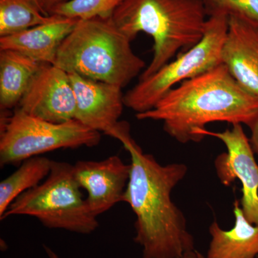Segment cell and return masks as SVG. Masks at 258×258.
<instances>
[{"mask_svg": "<svg viewBox=\"0 0 258 258\" xmlns=\"http://www.w3.org/2000/svg\"><path fill=\"white\" fill-rule=\"evenodd\" d=\"M42 13L46 15H51L52 10L59 5L67 3L69 0H36Z\"/></svg>", "mask_w": 258, "mask_h": 258, "instance_id": "obj_20", "label": "cell"}, {"mask_svg": "<svg viewBox=\"0 0 258 258\" xmlns=\"http://www.w3.org/2000/svg\"><path fill=\"white\" fill-rule=\"evenodd\" d=\"M240 203H234L235 226L222 230L215 220L209 228L211 241L207 258H255L258 254V225L244 217Z\"/></svg>", "mask_w": 258, "mask_h": 258, "instance_id": "obj_14", "label": "cell"}, {"mask_svg": "<svg viewBox=\"0 0 258 258\" xmlns=\"http://www.w3.org/2000/svg\"><path fill=\"white\" fill-rule=\"evenodd\" d=\"M208 15L203 0H123L111 20L131 41L139 32L154 40V55L139 80L155 74L180 50L203 39Z\"/></svg>", "mask_w": 258, "mask_h": 258, "instance_id": "obj_3", "label": "cell"}, {"mask_svg": "<svg viewBox=\"0 0 258 258\" xmlns=\"http://www.w3.org/2000/svg\"><path fill=\"white\" fill-rule=\"evenodd\" d=\"M131 156V173L123 202L136 216L134 241L142 258H177L195 249L184 214L171 200V191L187 174L181 163L162 165L144 154L131 134L119 139Z\"/></svg>", "mask_w": 258, "mask_h": 258, "instance_id": "obj_1", "label": "cell"}, {"mask_svg": "<svg viewBox=\"0 0 258 258\" xmlns=\"http://www.w3.org/2000/svg\"><path fill=\"white\" fill-rule=\"evenodd\" d=\"M42 64L16 51L0 50L1 113L18 106Z\"/></svg>", "mask_w": 258, "mask_h": 258, "instance_id": "obj_15", "label": "cell"}, {"mask_svg": "<svg viewBox=\"0 0 258 258\" xmlns=\"http://www.w3.org/2000/svg\"><path fill=\"white\" fill-rule=\"evenodd\" d=\"M17 108L52 123L76 119V97L69 74L54 64L42 63Z\"/></svg>", "mask_w": 258, "mask_h": 258, "instance_id": "obj_9", "label": "cell"}, {"mask_svg": "<svg viewBox=\"0 0 258 258\" xmlns=\"http://www.w3.org/2000/svg\"><path fill=\"white\" fill-rule=\"evenodd\" d=\"M231 129L213 132L202 129L199 132L203 139L213 137L221 141L227 152L217 156L215 168L217 177L226 186L236 179L242 184L241 208L250 223L258 225V164L254 158L249 139L242 124L232 125Z\"/></svg>", "mask_w": 258, "mask_h": 258, "instance_id": "obj_8", "label": "cell"}, {"mask_svg": "<svg viewBox=\"0 0 258 258\" xmlns=\"http://www.w3.org/2000/svg\"><path fill=\"white\" fill-rule=\"evenodd\" d=\"M52 160L35 157L24 161L11 175L0 182V217L20 195L33 189L50 174Z\"/></svg>", "mask_w": 258, "mask_h": 258, "instance_id": "obj_16", "label": "cell"}, {"mask_svg": "<svg viewBox=\"0 0 258 258\" xmlns=\"http://www.w3.org/2000/svg\"><path fill=\"white\" fill-rule=\"evenodd\" d=\"M0 165H20L24 161L61 149L93 147L101 133L76 119L52 123L27 114L18 108L1 113Z\"/></svg>", "mask_w": 258, "mask_h": 258, "instance_id": "obj_6", "label": "cell"}, {"mask_svg": "<svg viewBox=\"0 0 258 258\" xmlns=\"http://www.w3.org/2000/svg\"><path fill=\"white\" fill-rule=\"evenodd\" d=\"M69 75L76 97V119L113 137L125 106L122 88L77 74Z\"/></svg>", "mask_w": 258, "mask_h": 258, "instance_id": "obj_11", "label": "cell"}, {"mask_svg": "<svg viewBox=\"0 0 258 258\" xmlns=\"http://www.w3.org/2000/svg\"><path fill=\"white\" fill-rule=\"evenodd\" d=\"M136 117L162 122L164 132L179 143L200 142L203 139L199 132L208 123L249 127L258 117V98L241 87L221 63L183 81L152 109Z\"/></svg>", "mask_w": 258, "mask_h": 258, "instance_id": "obj_2", "label": "cell"}, {"mask_svg": "<svg viewBox=\"0 0 258 258\" xmlns=\"http://www.w3.org/2000/svg\"><path fill=\"white\" fill-rule=\"evenodd\" d=\"M208 17H235L258 28V0H203Z\"/></svg>", "mask_w": 258, "mask_h": 258, "instance_id": "obj_19", "label": "cell"}, {"mask_svg": "<svg viewBox=\"0 0 258 258\" xmlns=\"http://www.w3.org/2000/svg\"><path fill=\"white\" fill-rule=\"evenodd\" d=\"M74 168L76 181L87 193L86 203L95 216L123 202L131 164H125L118 156L101 161H79Z\"/></svg>", "mask_w": 258, "mask_h": 258, "instance_id": "obj_10", "label": "cell"}, {"mask_svg": "<svg viewBox=\"0 0 258 258\" xmlns=\"http://www.w3.org/2000/svg\"><path fill=\"white\" fill-rule=\"evenodd\" d=\"M131 42L111 18L80 20L61 44L53 64L69 74L123 88L145 67Z\"/></svg>", "mask_w": 258, "mask_h": 258, "instance_id": "obj_4", "label": "cell"}, {"mask_svg": "<svg viewBox=\"0 0 258 258\" xmlns=\"http://www.w3.org/2000/svg\"><path fill=\"white\" fill-rule=\"evenodd\" d=\"M221 60L236 82L258 98V28L229 17Z\"/></svg>", "mask_w": 258, "mask_h": 258, "instance_id": "obj_12", "label": "cell"}, {"mask_svg": "<svg viewBox=\"0 0 258 258\" xmlns=\"http://www.w3.org/2000/svg\"><path fill=\"white\" fill-rule=\"evenodd\" d=\"M79 20L54 15L48 23L0 37V50L16 51L40 63L53 64L61 44Z\"/></svg>", "mask_w": 258, "mask_h": 258, "instance_id": "obj_13", "label": "cell"}, {"mask_svg": "<svg viewBox=\"0 0 258 258\" xmlns=\"http://www.w3.org/2000/svg\"><path fill=\"white\" fill-rule=\"evenodd\" d=\"M43 248L45 249V253H46L48 258H60V256L58 255L53 249L50 248L48 246L44 244Z\"/></svg>", "mask_w": 258, "mask_h": 258, "instance_id": "obj_23", "label": "cell"}, {"mask_svg": "<svg viewBox=\"0 0 258 258\" xmlns=\"http://www.w3.org/2000/svg\"><path fill=\"white\" fill-rule=\"evenodd\" d=\"M251 132V137L249 139L252 149L254 154H257L258 157V117L254 120L253 123L249 126Z\"/></svg>", "mask_w": 258, "mask_h": 258, "instance_id": "obj_21", "label": "cell"}, {"mask_svg": "<svg viewBox=\"0 0 258 258\" xmlns=\"http://www.w3.org/2000/svg\"><path fill=\"white\" fill-rule=\"evenodd\" d=\"M123 0H69L52 10L51 15L88 20L111 18Z\"/></svg>", "mask_w": 258, "mask_h": 258, "instance_id": "obj_18", "label": "cell"}, {"mask_svg": "<svg viewBox=\"0 0 258 258\" xmlns=\"http://www.w3.org/2000/svg\"><path fill=\"white\" fill-rule=\"evenodd\" d=\"M36 0H0V37L9 36L51 21Z\"/></svg>", "mask_w": 258, "mask_h": 258, "instance_id": "obj_17", "label": "cell"}, {"mask_svg": "<svg viewBox=\"0 0 258 258\" xmlns=\"http://www.w3.org/2000/svg\"><path fill=\"white\" fill-rule=\"evenodd\" d=\"M229 17H208L203 39L179 53L155 74L139 83L123 95L124 106L137 113L152 109L178 83L210 71L222 63L221 51L228 29Z\"/></svg>", "mask_w": 258, "mask_h": 258, "instance_id": "obj_7", "label": "cell"}, {"mask_svg": "<svg viewBox=\"0 0 258 258\" xmlns=\"http://www.w3.org/2000/svg\"><path fill=\"white\" fill-rule=\"evenodd\" d=\"M177 258H205L203 257V254L198 252L196 249H192V250L187 251L184 252L182 255Z\"/></svg>", "mask_w": 258, "mask_h": 258, "instance_id": "obj_22", "label": "cell"}, {"mask_svg": "<svg viewBox=\"0 0 258 258\" xmlns=\"http://www.w3.org/2000/svg\"><path fill=\"white\" fill-rule=\"evenodd\" d=\"M35 217L47 228L89 235L99 226L76 181L74 165L52 161L49 175L10 205L3 220L11 216Z\"/></svg>", "mask_w": 258, "mask_h": 258, "instance_id": "obj_5", "label": "cell"}]
</instances>
